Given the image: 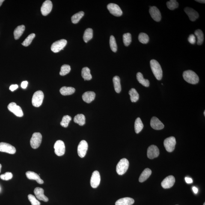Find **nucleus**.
I'll use <instances>...</instances> for the list:
<instances>
[{
  "mask_svg": "<svg viewBox=\"0 0 205 205\" xmlns=\"http://www.w3.org/2000/svg\"><path fill=\"white\" fill-rule=\"evenodd\" d=\"M151 68L154 75L158 80L162 79L163 71L160 64L156 60L152 59L150 61Z\"/></svg>",
  "mask_w": 205,
  "mask_h": 205,
  "instance_id": "nucleus-1",
  "label": "nucleus"
},
{
  "mask_svg": "<svg viewBox=\"0 0 205 205\" xmlns=\"http://www.w3.org/2000/svg\"><path fill=\"white\" fill-rule=\"evenodd\" d=\"M183 79L186 82L192 84L198 83L199 78L195 72L192 70L185 71L183 74Z\"/></svg>",
  "mask_w": 205,
  "mask_h": 205,
  "instance_id": "nucleus-2",
  "label": "nucleus"
},
{
  "mask_svg": "<svg viewBox=\"0 0 205 205\" xmlns=\"http://www.w3.org/2000/svg\"><path fill=\"white\" fill-rule=\"evenodd\" d=\"M129 163L126 159L121 160L117 164L116 166V171L119 175H123L126 173L129 168Z\"/></svg>",
  "mask_w": 205,
  "mask_h": 205,
  "instance_id": "nucleus-3",
  "label": "nucleus"
},
{
  "mask_svg": "<svg viewBox=\"0 0 205 205\" xmlns=\"http://www.w3.org/2000/svg\"><path fill=\"white\" fill-rule=\"evenodd\" d=\"M44 99L43 92L39 90L35 92L32 98V104L35 107H39L42 105Z\"/></svg>",
  "mask_w": 205,
  "mask_h": 205,
  "instance_id": "nucleus-4",
  "label": "nucleus"
},
{
  "mask_svg": "<svg viewBox=\"0 0 205 205\" xmlns=\"http://www.w3.org/2000/svg\"><path fill=\"white\" fill-rule=\"evenodd\" d=\"M42 138V135L40 133H34L30 140L31 147L34 149L39 148L41 144Z\"/></svg>",
  "mask_w": 205,
  "mask_h": 205,
  "instance_id": "nucleus-5",
  "label": "nucleus"
},
{
  "mask_svg": "<svg viewBox=\"0 0 205 205\" xmlns=\"http://www.w3.org/2000/svg\"><path fill=\"white\" fill-rule=\"evenodd\" d=\"M176 144V138L173 136L169 137L164 140V145L168 152H171L174 150Z\"/></svg>",
  "mask_w": 205,
  "mask_h": 205,
  "instance_id": "nucleus-6",
  "label": "nucleus"
},
{
  "mask_svg": "<svg viewBox=\"0 0 205 205\" xmlns=\"http://www.w3.org/2000/svg\"><path fill=\"white\" fill-rule=\"evenodd\" d=\"M67 44V41L65 39H61L54 42L51 46V51L57 53L63 49Z\"/></svg>",
  "mask_w": 205,
  "mask_h": 205,
  "instance_id": "nucleus-7",
  "label": "nucleus"
},
{
  "mask_svg": "<svg viewBox=\"0 0 205 205\" xmlns=\"http://www.w3.org/2000/svg\"><path fill=\"white\" fill-rule=\"evenodd\" d=\"M54 149L55 154L58 156H63L65 153L66 147L64 142L58 140L54 145Z\"/></svg>",
  "mask_w": 205,
  "mask_h": 205,
  "instance_id": "nucleus-8",
  "label": "nucleus"
},
{
  "mask_svg": "<svg viewBox=\"0 0 205 205\" xmlns=\"http://www.w3.org/2000/svg\"><path fill=\"white\" fill-rule=\"evenodd\" d=\"M8 109L16 116L22 117L23 116V113L22 108L14 102H11L8 105Z\"/></svg>",
  "mask_w": 205,
  "mask_h": 205,
  "instance_id": "nucleus-9",
  "label": "nucleus"
},
{
  "mask_svg": "<svg viewBox=\"0 0 205 205\" xmlns=\"http://www.w3.org/2000/svg\"><path fill=\"white\" fill-rule=\"evenodd\" d=\"M107 8L109 12L114 16L119 17L123 15V11L119 6L117 4L113 3L108 4Z\"/></svg>",
  "mask_w": 205,
  "mask_h": 205,
  "instance_id": "nucleus-10",
  "label": "nucleus"
},
{
  "mask_svg": "<svg viewBox=\"0 0 205 205\" xmlns=\"http://www.w3.org/2000/svg\"><path fill=\"white\" fill-rule=\"evenodd\" d=\"M88 147V144L85 140H82L80 142L78 147V153L79 157L83 158L85 156Z\"/></svg>",
  "mask_w": 205,
  "mask_h": 205,
  "instance_id": "nucleus-11",
  "label": "nucleus"
},
{
  "mask_svg": "<svg viewBox=\"0 0 205 205\" xmlns=\"http://www.w3.org/2000/svg\"><path fill=\"white\" fill-rule=\"evenodd\" d=\"M0 152L14 154L16 153V150L15 148L11 144L2 142L0 143Z\"/></svg>",
  "mask_w": 205,
  "mask_h": 205,
  "instance_id": "nucleus-12",
  "label": "nucleus"
},
{
  "mask_svg": "<svg viewBox=\"0 0 205 205\" xmlns=\"http://www.w3.org/2000/svg\"><path fill=\"white\" fill-rule=\"evenodd\" d=\"M160 153L159 150L157 146L152 145L147 149V156L149 159H153L157 157Z\"/></svg>",
  "mask_w": 205,
  "mask_h": 205,
  "instance_id": "nucleus-13",
  "label": "nucleus"
},
{
  "mask_svg": "<svg viewBox=\"0 0 205 205\" xmlns=\"http://www.w3.org/2000/svg\"><path fill=\"white\" fill-rule=\"evenodd\" d=\"M100 176L99 172L96 171L93 172L90 179V185L93 188H96L99 186L100 182Z\"/></svg>",
  "mask_w": 205,
  "mask_h": 205,
  "instance_id": "nucleus-14",
  "label": "nucleus"
},
{
  "mask_svg": "<svg viewBox=\"0 0 205 205\" xmlns=\"http://www.w3.org/2000/svg\"><path fill=\"white\" fill-rule=\"evenodd\" d=\"M52 8V4L51 1L46 0L45 1L41 8V12L42 15L44 16L47 15L51 12Z\"/></svg>",
  "mask_w": 205,
  "mask_h": 205,
  "instance_id": "nucleus-15",
  "label": "nucleus"
},
{
  "mask_svg": "<svg viewBox=\"0 0 205 205\" xmlns=\"http://www.w3.org/2000/svg\"><path fill=\"white\" fill-rule=\"evenodd\" d=\"M149 12L151 16L154 20L156 22H160L162 18V15L160 11L157 7L155 6L150 7Z\"/></svg>",
  "mask_w": 205,
  "mask_h": 205,
  "instance_id": "nucleus-16",
  "label": "nucleus"
},
{
  "mask_svg": "<svg viewBox=\"0 0 205 205\" xmlns=\"http://www.w3.org/2000/svg\"><path fill=\"white\" fill-rule=\"evenodd\" d=\"M175 182V179L173 176H169L165 178L161 183L162 187L165 189L171 188Z\"/></svg>",
  "mask_w": 205,
  "mask_h": 205,
  "instance_id": "nucleus-17",
  "label": "nucleus"
},
{
  "mask_svg": "<svg viewBox=\"0 0 205 205\" xmlns=\"http://www.w3.org/2000/svg\"><path fill=\"white\" fill-rule=\"evenodd\" d=\"M150 126L153 129L156 130H160L164 128L163 123L156 117H152L151 119Z\"/></svg>",
  "mask_w": 205,
  "mask_h": 205,
  "instance_id": "nucleus-18",
  "label": "nucleus"
},
{
  "mask_svg": "<svg viewBox=\"0 0 205 205\" xmlns=\"http://www.w3.org/2000/svg\"><path fill=\"white\" fill-rule=\"evenodd\" d=\"M184 11L192 22L196 21L199 17L198 13L192 8L186 7L184 9Z\"/></svg>",
  "mask_w": 205,
  "mask_h": 205,
  "instance_id": "nucleus-19",
  "label": "nucleus"
},
{
  "mask_svg": "<svg viewBox=\"0 0 205 205\" xmlns=\"http://www.w3.org/2000/svg\"><path fill=\"white\" fill-rule=\"evenodd\" d=\"M44 192V191L43 188L40 187L35 188L34 190V194L38 200L45 202H48V198L45 195Z\"/></svg>",
  "mask_w": 205,
  "mask_h": 205,
  "instance_id": "nucleus-20",
  "label": "nucleus"
},
{
  "mask_svg": "<svg viewBox=\"0 0 205 205\" xmlns=\"http://www.w3.org/2000/svg\"><path fill=\"white\" fill-rule=\"evenodd\" d=\"M26 177L30 180H35L38 183L42 184L44 183V181L40 178V176L37 173L32 171H28L26 173Z\"/></svg>",
  "mask_w": 205,
  "mask_h": 205,
  "instance_id": "nucleus-21",
  "label": "nucleus"
},
{
  "mask_svg": "<svg viewBox=\"0 0 205 205\" xmlns=\"http://www.w3.org/2000/svg\"><path fill=\"white\" fill-rule=\"evenodd\" d=\"M96 97V93L94 92L88 91L86 92L83 94V100L87 103H89L94 100Z\"/></svg>",
  "mask_w": 205,
  "mask_h": 205,
  "instance_id": "nucleus-22",
  "label": "nucleus"
},
{
  "mask_svg": "<svg viewBox=\"0 0 205 205\" xmlns=\"http://www.w3.org/2000/svg\"><path fill=\"white\" fill-rule=\"evenodd\" d=\"M135 200L131 197H126L121 198L116 202L115 205H132Z\"/></svg>",
  "mask_w": 205,
  "mask_h": 205,
  "instance_id": "nucleus-23",
  "label": "nucleus"
},
{
  "mask_svg": "<svg viewBox=\"0 0 205 205\" xmlns=\"http://www.w3.org/2000/svg\"><path fill=\"white\" fill-rule=\"evenodd\" d=\"M75 92V89L72 87L64 86L60 89V92L63 96H69L73 94Z\"/></svg>",
  "mask_w": 205,
  "mask_h": 205,
  "instance_id": "nucleus-24",
  "label": "nucleus"
},
{
  "mask_svg": "<svg viewBox=\"0 0 205 205\" xmlns=\"http://www.w3.org/2000/svg\"><path fill=\"white\" fill-rule=\"evenodd\" d=\"M25 29V27L24 25H21L18 26L14 31V35L15 39L18 40L21 37L23 34Z\"/></svg>",
  "mask_w": 205,
  "mask_h": 205,
  "instance_id": "nucleus-25",
  "label": "nucleus"
},
{
  "mask_svg": "<svg viewBox=\"0 0 205 205\" xmlns=\"http://www.w3.org/2000/svg\"><path fill=\"white\" fill-rule=\"evenodd\" d=\"M152 174V171L150 169L146 168L144 170L140 175L139 179V182H143L146 181L150 177Z\"/></svg>",
  "mask_w": 205,
  "mask_h": 205,
  "instance_id": "nucleus-26",
  "label": "nucleus"
},
{
  "mask_svg": "<svg viewBox=\"0 0 205 205\" xmlns=\"http://www.w3.org/2000/svg\"><path fill=\"white\" fill-rule=\"evenodd\" d=\"M137 79L139 82L142 85L146 87H149L150 85V82L149 80L145 79L143 77V75L140 72H138L136 74Z\"/></svg>",
  "mask_w": 205,
  "mask_h": 205,
  "instance_id": "nucleus-27",
  "label": "nucleus"
},
{
  "mask_svg": "<svg viewBox=\"0 0 205 205\" xmlns=\"http://www.w3.org/2000/svg\"><path fill=\"white\" fill-rule=\"evenodd\" d=\"M81 75L84 80L89 81L92 79V76L90 74V71L88 67H84L82 69Z\"/></svg>",
  "mask_w": 205,
  "mask_h": 205,
  "instance_id": "nucleus-28",
  "label": "nucleus"
},
{
  "mask_svg": "<svg viewBox=\"0 0 205 205\" xmlns=\"http://www.w3.org/2000/svg\"><path fill=\"white\" fill-rule=\"evenodd\" d=\"M114 89L117 93H119L121 91V86L120 84V78L118 76H114L113 78Z\"/></svg>",
  "mask_w": 205,
  "mask_h": 205,
  "instance_id": "nucleus-29",
  "label": "nucleus"
},
{
  "mask_svg": "<svg viewBox=\"0 0 205 205\" xmlns=\"http://www.w3.org/2000/svg\"><path fill=\"white\" fill-rule=\"evenodd\" d=\"M74 121L79 126H84L86 123L85 116L83 114H78L75 117Z\"/></svg>",
  "mask_w": 205,
  "mask_h": 205,
  "instance_id": "nucleus-30",
  "label": "nucleus"
},
{
  "mask_svg": "<svg viewBox=\"0 0 205 205\" xmlns=\"http://www.w3.org/2000/svg\"><path fill=\"white\" fill-rule=\"evenodd\" d=\"M93 35V30L91 28L87 29L84 32L83 40L85 43H87L92 38Z\"/></svg>",
  "mask_w": 205,
  "mask_h": 205,
  "instance_id": "nucleus-31",
  "label": "nucleus"
},
{
  "mask_svg": "<svg viewBox=\"0 0 205 205\" xmlns=\"http://www.w3.org/2000/svg\"><path fill=\"white\" fill-rule=\"evenodd\" d=\"M144 125L142 122L139 117H138L135 120V129L136 133L138 134L142 130Z\"/></svg>",
  "mask_w": 205,
  "mask_h": 205,
  "instance_id": "nucleus-32",
  "label": "nucleus"
},
{
  "mask_svg": "<svg viewBox=\"0 0 205 205\" xmlns=\"http://www.w3.org/2000/svg\"><path fill=\"white\" fill-rule=\"evenodd\" d=\"M130 99L132 102H136L139 99V95L135 89L132 88L129 91Z\"/></svg>",
  "mask_w": 205,
  "mask_h": 205,
  "instance_id": "nucleus-33",
  "label": "nucleus"
},
{
  "mask_svg": "<svg viewBox=\"0 0 205 205\" xmlns=\"http://www.w3.org/2000/svg\"><path fill=\"white\" fill-rule=\"evenodd\" d=\"M194 34L197 38V44L199 45H201L204 40V36L203 31L201 30L197 29L194 32Z\"/></svg>",
  "mask_w": 205,
  "mask_h": 205,
  "instance_id": "nucleus-34",
  "label": "nucleus"
},
{
  "mask_svg": "<svg viewBox=\"0 0 205 205\" xmlns=\"http://www.w3.org/2000/svg\"><path fill=\"white\" fill-rule=\"evenodd\" d=\"M84 13L82 11L80 12H79L74 15L71 18L72 23L73 24L78 23L80 20L82 18L83 16H84Z\"/></svg>",
  "mask_w": 205,
  "mask_h": 205,
  "instance_id": "nucleus-35",
  "label": "nucleus"
},
{
  "mask_svg": "<svg viewBox=\"0 0 205 205\" xmlns=\"http://www.w3.org/2000/svg\"><path fill=\"white\" fill-rule=\"evenodd\" d=\"M123 40L125 46H129L132 42V35L130 33H126L123 35Z\"/></svg>",
  "mask_w": 205,
  "mask_h": 205,
  "instance_id": "nucleus-36",
  "label": "nucleus"
},
{
  "mask_svg": "<svg viewBox=\"0 0 205 205\" xmlns=\"http://www.w3.org/2000/svg\"><path fill=\"white\" fill-rule=\"evenodd\" d=\"M138 39L139 41L143 44L147 43L149 40L148 35L144 33H140L138 36Z\"/></svg>",
  "mask_w": 205,
  "mask_h": 205,
  "instance_id": "nucleus-37",
  "label": "nucleus"
},
{
  "mask_svg": "<svg viewBox=\"0 0 205 205\" xmlns=\"http://www.w3.org/2000/svg\"><path fill=\"white\" fill-rule=\"evenodd\" d=\"M168 8L170 10H174L179 7V3L175 0H171L166 3Z\"/></svg>",
  "mask_w": 205,
  "mask_h": 205,
  "instance_id": "nucleus-38",
  "label": "nucleus"
},
{
  "mask_svg": "<svg viewBox=\"0 0 205 205\" xmlns=\"http://www.w3.org/2000/svg\"><path fill=\"white\" fill-rule=\"evenodd\" d=\"M110 46L113 52H116L117 49V46L115 37L113 36H111L109 40Z\"/></svg>",
  "mask_w": 205,
  "mask_h": 205,
  "instance_id": "nucleus-39",
  "label": "nucleus"
},
{
  "mask_svg": "<svg viewBox=\"0 0 205 205\" xmlns=\"http://www.w3.org/2000/svg\"><path fill=\"white\" fill-rule=\"evenodd\" d=\"M72 120V117L70 116L66 115L63 117L61 122V125L63 127L67 128L69 126V123Z\"/></svg>",
  "mask_w": 205,
  "mask_h": 205,
  "instance_id": "nucleus-40",
  "label": "nucleus"
},
{
  "mask_svg": "<svg viewBox=\"0 0 205 205\" xmlns=\"http://www.w3.org/2000/svg\"><path fill=\"white\" fill-rule=\"evenodd\" d=\"M35 35L34 33L30 34L28 37L24 40L22 45L25 46H28L31 44V42H32L33 39L35 37Z\"/></svg>",
  "mask_w": 205,
  "mask_h": 205,
  "instance_id": "nucleus-41",
  "label": "nucleus"
},
{
  "mask_svg": "<svg viewBox=\"0 0 205 205\" xmlns=\"http://www.w3.org/2000/svg\"><path fill=\"white\" fill-rule=\"evenodd\" d=\"M70 70L71 68L70 66L68 65H64L61 67L60 75L61 76H65V75L70 73Z\"/></svg>",
  "mask_w": 205,
  "mask_h": 205,
  "instance_id": "nucleus-42",
  "label": "nucleus"
},
{
  "mask_svg": "<svg viewBox=\"0 0 205 205\" xmlns=\"http://www.w3.org/2000/svg\"><path fill=\"white\" fill-rule=\"evenodd\" d=\"M28 198L32 205H40V203L36 198L34 196L31 194H29Z\"/></svg>",
  "mask_w": 205,
  "mask_h": 205,
  "instance_id": "nucleus-43",
  "label": "nucleus"
},
{
  "mask_svg": "<svg viewBox=\"0 0 205 205\" xmlns=\"http://www.w3.org/2000/svg\"><path fill=\"white\" fill-rule=\"evenodd\" d=\"M13 177V174L11 173L7 172L3 174L0 176V178L4 180H10Z\"/></svg>",
  "mask_w": 205,
  "mask_h": 205,
  "instance_id": "nucleus-44",
  "label": "nucleus"
},
{
  "mask_svg": "<svg viewBox=\"0 0 205 205\" xmlns=\"http://www.w3.org/2000/svg\"><path fill=\"white\" fill-rule=\"evenodd\" d=\"M188 41L191 44H194L196 43V37L193 34H191L188 38Z\"/></svg>",
  "mask_w": 205,
  "mask_h": 205,
  "instance_id": "nucleus-45",
  "label": "nucleus"
},
{
  "mask_svg": "<svg viewBox=\"0 0 205 205\" xmlns=\"http://www.w3.org/2000/svg\"><path fill=\"white\" fill-rule=\"evenodd\" d=\"M18 86L17 84H13L10 86L9 89L11 91L13 92L18 89Z\"/></svg>",
  "mask_w": 205,
  "mask_h": 205,
  "instance_id": "nucleus-46",
  "label": "nucleus"
},
{
  "mask_svg": "<svg viewBox=\"0 0 205 205\" xmlns=\"http://www.w3.org/2000/svg\"><path fill=\"white\" fill-rule=\"evenodd\" d=\"M28 82L27 81H24L21 84V87L22 88L25 89L28 86Z\"/></svg>",
  "mask_w": 205,
  "mask_h": 205,
  "instance_id": "nucleus-47",
  "label": "nucleus"
},
{
  "mask_svg": "<svg viewBox=\"0 0 205 205\" xmlns=\"http://www.w3.org/2000/svg\"><path fill=\"white\" fill-rule=\"evenodd\" d=\"M185 181L187 183H193V180L192 179L190 178L186 177L185 178Z\"/></svg>",
  "mask_w": 205,
  "mask_h": 205,
  "instance_id": "nucleus-48",
  "label": "nucleus"
},
{
  "mask_svg": "<svg viewBox=\"0 0 205 205\" xmlns=\"http://www.w3.org/2000/svg\"><path fill=\"white\" fill-rule=\"evenodd\" d=\"M192 189L194 193L197 194V192H198V189L197 187H193Z\"/></svg>",
  "mask_w": 205,
  "mask_h": 205,
  "instance_id": "nucleus-49",
  "label": "nucleus"
},
{
  "mask_svg": "<svg viewBox=\"0 0 205 205\" xmlns=\"http://www.w3.org/2000/svg\"><path fill=\"white\" fill-rule=\"evenodd\" d=\"M197 2L200 3L205 4V1L204 0H198V1H195Z\"/></svg>",
  "mask_w": 205,
  "mask_h": 205,
  "instance_id": "nucleus-50",
  "label": "nucleus"
},
{
  "mask_svg": "<svg viewBox=\"0 0 205 205\" xmlns=\"http://www.w3.org/2000/svg\"><path fill=\"white\" fill-rule=\"evenodd\" d=\"M4 0H0V7L2 5V3L4 2Z\"/></svg>",
  "mask_w": 205,
  "mask_h": 205,
  "instance_id": "nucleus-51",
  "label": "nucleus"
},
{
  "mask_svg": "<svg viewBox=\"0 0 205 205\" xmlns=\"http://www.w3.org/2000/svg\"><path fill=\"white\" fill-rule=\"evenodd\" d=\"M1 168H2V165H1V164H0V173H1Z\"/></svg>",
  "mask_w": 205,
  "mask_h": 205,
  "instance_id": "nucleus-52",
  "label": "nucleus"
},
{
  "mask_svg": "<svg viewBox=\"0 0 205 205\" xmlns=\"http://www.w3.org/2000/svg\"><path fill=\"white\" fill-rule=\"evenodd\" d=\"M203 114H204V116H205V111H204V113H203Z\"/></svg>",
  "mask_w": 205,
  "mask_h": 205,
  "instance_id": "nucleus-53",
  "label": "nucleus"
},
{
  "mask_svg": "<svg viewBox=\"0 0 205 205\" xmlns=\"http://www.w3.org/2000/svg\"><path fill=\"white\" fill-rule=\"evenodd\" d=\"M203 205H205V203H203Z\"/></svg>",
  "mask_w": 205,
  "mask_h": 205,
  "instance_id": "nucleus-54",
  "label": "nucleus"
},
{
  "mask_svg": "<svg viewBox=\"0 0 205 205\" xmlns=\"http://www.w3.org/2000/svg\"><path fill=\"white\" fill-rule=\"evenodd\" d=\"M0 191H1V188H0Z\"/></svg>",
  "mask_w": 205,
  "mask_h": 205,
  "instance_id": "nucleus-55",
  "label": "nucleus"
}]
</instances>
